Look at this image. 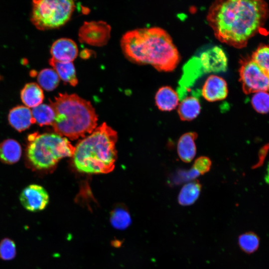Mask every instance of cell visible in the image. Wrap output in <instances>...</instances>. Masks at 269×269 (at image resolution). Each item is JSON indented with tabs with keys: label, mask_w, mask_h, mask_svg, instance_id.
<instances>
[{
	"label": "cell",
	"mask_w": 269,
	"mask_h": 269,
	"mask_svg": "<svg viewBox=\"0 0 269 269\" xmlns=\"http://www.w3.org/2000/svg\"><path fill=\"white\" fill-rule=\"evenodd\" d=\"M239 75L246 94L269 91V76L251 57L242 60Z\"/></svg>",
	"instance_id": "cell-7"
},
{
	"label": "cell",
	"mask_w": 269,
	"mask_h": 269,
	"mask_svg": "<svg viewBox=\"0 0 269 269\" xmlns=\"http://www.w3.org/2000/svg\"><path fill=\"white\" fill-rule=\"evenodd\" d=\"M78 47L72 39L62 38L52 45L50 53L52 58L61 62H72L78 55Z\"/></svg>",
	"instance_id": "cell-11"
},
{
	"label": "cell",
	"mask_w": 269,
	"mask_h": 269,
	"mask_svg": "<svg viewBox=\"0 0 269 269\" xmlns=\"http://www.w3.org/2000/svg\"><path fill=\"white\" fill-rule=\"evenodd\" d=\"M120 45L129 60L138 64L151 65L159 71H172L180 61L171 36L159 27L129 31L121 38Z\"/></svg>",
	"instance_id": "cell-2"
},
{
	"label": "cell",
	"mask_w": 269,
	"mask_h": 269,
	"mask_svg": "<svg viewBox=\"0 0 269 269\" xmlns=\"http://www.w3.org/2000/svg\"><path fill=\"white\" fill-rule=\"evenodd\" d=\"M238 244L243 252L247 254H252L258 250L260 245V239L258 235L253 232H246L239 236Z\"/></svg>",
	"instance_id": "cell-24"
},
{
	"label": "cell",
	"mask_w": 269,
	"mask_h": 269,
	"mask_svg": "<svg viewBox=\"0 0 269 269\" xmlns=\"http://www.w3.org/2000/svg\"><path fill=\"white\" fill-rule=\"evenodd\" d=\"M200 60L206 72L224 71L227 67V57L222 49L217 46L203 52Z\"/></svg>",
	"instance_id": "cell-12"
},
{
	"label": "cell",
	"mask_w": 269,
	"mask_h": 269,
	"mask_svg": "<svg viewBox=\"0 0 269 269\" xmlns=\"http://www.w3.org/2000/svg\"><path fill=\"white\" fill-rule=\"evenodd\" d=\"M201 93L204 98L209 102L223 100L228 95L227 83L220 76L210 75L204 83Z\"/></svg>",
	"instance_id": "cell-10"
},
{
	"label": "cell",
	"mask_w": 269,
	"mask_h": 269,
	"mask_svg": "<svg viewBox=\"0 0 269 269\" xmlns=\"http://www.w3.org/2000/svg\"><path fill=\"white\" fill-rule=\"evenodd\" d=\"M110 219L113 227L119 230L126 229L132 222L129 211L123 206L115 207L111 212Z\"/></svg>",
	"instance_id": "cell-22"
},
{
	"label": "cell",
	"mask_w": 269,
	"mask_h": 269,
	"mask_svg": "<svg viewBox=\"0 0 269 269\" xmlns=\"http://www.w3.org/2000/svg\"><path fill=\"white\" fill-rule=\"evenodd\" d=\"M201 105L199 100L194 96L184 98L179 103L177 113L181 120L191 121L200 114Z\"/></svg>",
	"instance_id": "cell-18"
},
{
	"label": "cell",
	"mask_w": 269,
	"mask_h": 269,
	"mask_svg": "<svg viewBox=\"0 0 269 269\" xmlns=\"http://www.w3.org/2000/svg\"><path fill=\"white\" fill-rule=\"evenodd\" d=\"M269 12L261 0H218L210 6L207 21L218 40L241 48L262 27Z\"/></svg>",
	"instance_id": "cell-1"
},
{
	"label": "cell",
	"mask_w": 269,
	"mask_h": 269,
	"mask_svg": "<svg viewBox=\"0 0 269 269\" xmlns=\"http://www.w3.org/2000/svg\"><path fill=\"white\" fill-rule=\"evenodd\" d=\"M26 156L29 162L37 169H47L55 166L63 158L73 156L75 147L68 138L56 134H31Z\"/></svg>",
	"instance_id": "cell-5"
},
{
	"label": "cell",
	"mask_w": 269,
	"mask_h": 269,
	"mask_svg": "<svg viewBox=\"0 0 269 269\" xmlns=\"http://www.w3.org/2000/svg\"><path fill=\"white\" fill-rule=\"evenodd\" d=\"M19 200L22 205L27 210L37 212L46 208L49 198L47 192L42 186L31 184L21 191Z\"/></svg>",
	"instance_id": "cell-9"
},
{
	"label": "cell",
	"mask_w": 269,
	"mask_h": 269,
	"mask_svg": "<svg viewBox=\"0 0 269 269\" xmlns=\"http://www.w3.org/2000/svg\"><path fill=\"white\" fill-rule=\"evenodd\" d=\"M111 31V26L104 21H85L79 28V40L91 46H103L109 40Z\"/></svg>",
	"instance_id": "cell-8"
},
{
	"label": "cell",
	"mask_w": 269,
	"mask_h": 269,
	"mask_svg": "<svg viewBox=\"0 0 269 269\" xmlns=\"http://www.w3.org/2000/svg\"><path fill=\"white\" fill-rule=\"evenodd\" d=\"M10 125L16 131L21 132L35 124L31 111L24 106H18L11 109L8 115Z\"/></svg>",
	"instance_id": "cell-13"
},
{
	"label": "cell",
	"mask_w": 269,
	"mask_h": 269,
	"mask_svg": "<svg viewBox=\"0 0 269 269\" xmlns=\"http://www.w3.org/2000/svg\"><path fill=\"white\" fill-rule=\"evenodd\" d=\"M16 254V245L13 240L4 238L0 242V258L4 261L13 259Z\"/></svg>",
	"instance_id": "cell-27"
},
{
	"label": "cell",
	"mask_w": 269,
	"mask_h": 269,
	"mask_svg": "<svg viewBox=\"0 0 269 269\" xmlns=\"http://www.w3.org/2000/svg\"><path fill=\"white\" fill-rule=\"evenodd\" d=\"M34 123L40 126L52 125L55 113L50 105L41 104L31 111Z\"/></svg>",
	"instance_id": "cell-21"
},
{
	"label": "cell",
	"mask_w": 269,
	"mask_h": 269,
	"mask_svg": "<svg viewBox=\"0 0 269 269\" xmlns=\"http://www.w3.org/2000/svg\"><path fill=\"white\" fill-rule=\"evenodd\" d=\"M50 65L53 67L60 79L72 86L78 83L75 68L73 62H61L52 58L49 60Z\"/></svg>",
	"instance_id": "cell-19"
},
{
	"label": "cell",
	"mask_w": 269,
	"mask_h": 269,
	"mask_svg": "<svg viewBox=\"0 0 269 269\" xmlns=\"http://www.w3.org/2000/svg\"><path fill=\"white\" fill-rule=\"evenodd\" d=\"M269 150V143L264 145L260 150L258 161L253 166V167L257 168L263 164Z\"/></svg>",
	"instance_id": "cell-29"
},
{
	"label": "cell",
	"mask_w": 269,
	"mask_h": 269,
	"mask_svg": "<svg viewBox=\"0 0 269 269\" xmlns=\"http://www.w3.org/2000/svg\"><path fill=\"white\" fill-rule=\"evenodd\" d=\"M37 81L39 86L47 91L55 89L58 85L60 78L53 69L45 68L38 74Z\"/></svg>",
	"instance_id": "cell-23"
},
{
	"label": "cell",
	"mask_w": 269,
	"mask_h": 269,
	"mask_svg": "<svg viewBox=\"0 0 269 269\" xmlns=\"http://www.w3.org/2000/svg\"><path fill=\"white\" fill-rule=\"evenodd\" d=\"M117 132L103 123L75 147L73 162L80 172L108 173L113 170L117 158Z\"/></svg>",
	"instance_id": "cell-3"
},
{
	"label": "cell",
	"mask_w": 269,
	"mask_h": 269,
	"mask_svg": "<svg viewBox=\"0 0 269 269\" xmlns=\"http://www.w3.org/2000/svg\"><path fill=\"white\" fill-rule=\"evenodd\" d=\"M201 188V184L198 180H195L184 185L178 196L179 204L186 206L194 203L200 195Z\"/></svg>",
	"instance_id": "cell-20"
},
{
	"label": "cell",
	"mask_w": 269,
	"mask_h": 269,
	"mask_svg": "<svg viewBox=\"0 0 269 269\" xmlns=\"http://www.w3.org/2000/svg\"><path fill=\"white\" fill-rule=\"evenodd\" d=\"M211 164V160L209 157L200 156L196 159L193 167L198 174H204L210 170Z\"/></svg>",
	"instance_id": "cell-28"
},
{
	"label": "cell",
	"mask_w": 269,
	"mask_h": 269,
	"mask_svg": "<svg viewBox=\"0 0 269 269\" xmlns=\"http://www.w3.org/2000/svg\"><path fill=\"white\" fill-rule=\"evenodd\" d=\"M254 60L269 76V46L260 45L252 54Z\"/></svg>",
	"instance_id": "cell-26"
},
{
	"label": "cell",
	"mask_w": 269,
	"mask_h": 269,
	"mask_svg": "<svg viewBox=\"0 0 269 269\" xmlns=\"http://www.w3.org/2000/svg\"><path fill=\"white\" fill-rule=\"evenodd\" d=\"M50 106L55 113L52 125L56 134L75 140L91 134L96 128L98 116L91 103L76 94H59Z\"/></svg>",
	"instance_id": "cell-4"
},
{
	"label": "cell",
	"mask_w": 269,
	"mask_h": 269,
	"mask_svg": "<svg viewBox=\"0 0 269 269\" xmlns=\"http://www.w3.org/2000/svg\"><path fill=\"white\" fill-rule=\"evenodd\" d=\"M179 97L171 87L165 86L158 89L155 96V104L158 109L164 112H169L179 104Z\"/></svg>",
	"instance_id": "cell-15"
},
{
	"label": "cell",
	"mask_w": 269,
	"mask_h": 269,
	"mask_svg": "<svg viewBox=\"0 0 269 269\" xmlns=\"http://www.w3.org/2000/svg\"><path fill=\"white\" fill-rule=\"evenodd\" d=\"M21 153L20 144L15 139H7L0 143V160L4 163H15L19 160Z\"/></svg>",
	"instance_id": "cell-16"
},
{
	"label": "cell",
	"mask_w": 269,
	"mask_h": 269,
	"mask_svg": "<svg viewBox=\"0 0 269 269\" xmlns=\"http://www.w3.org/2000/svg\"><path fill=\"white\" fill-rule=\"evenodd\" d=\"M195 132H188L182 135L177 142V151L178 156L183 162L188 163L194 158L196 153L195 140L197 137Z\"/></svg>",
	"instance_id": "cell-14"
},
{
	"label": "cell",
	"mask_w": 269,
	"mask_h": 269,
	"mask_svg": "<svg viewBox=\"0 0 269 269\" xmlns=\"http://www.w3.org/2000/svg\"><path fill=\"white\" fill-rule=\"evenodd\" d=\"M251 104L258 113L265 114L269 112V93L261 91L255 93L251 99Z\"/></svg>",
	"instance_id": "cell-25"
},
{
	"label": "cell",
	"mask_w": 269,
	"mask_h": 269,
	"mask_svg": "<svg viewBox=\"0 0 269 269\" xmlns=\"http://www.w3.org/2000/svg\"><path fill=\"white\" fill-rule=\"evenodd\" d=\"M22 102L28 108H34L41 104L44 99L42 88L35 83L26 84L20 93Z\"/></svg>",
	"instance_id": "cell-17"
},
{
	"label": "cell",
	"mask_w": 269,
	"mask_h": 269,
	"mask_svg": "<svg viewBox=\"0 0 269 269\" xmlns=\"http://www.w3.org/2000/svg\"><path fill=\"white\" fill-rule=\"evenodd\" d=\"M266 180L268 183H269V164L267 168V173L266 176Z\"/></svg>",
	"instance_id": "cell-30"
},
{
	"label": "cell",
	"mask_w": 269,
	"mask_h": 269,
	"mask_svg": "<svg viewBox=\"0 0 269 269\" xmlns=\"http://www.w3.org/2000/svg\"><path fill=\"white\" fill-rule=\"evenodd\" d=\"M31 21L39 30L57 28L71 18L75 6L71 0H33Z\"/></svg>",
	"instance_id": "cell-6"
}]
</instances>
